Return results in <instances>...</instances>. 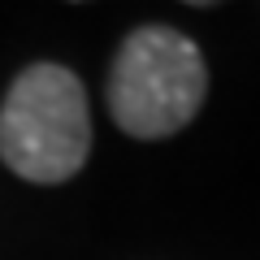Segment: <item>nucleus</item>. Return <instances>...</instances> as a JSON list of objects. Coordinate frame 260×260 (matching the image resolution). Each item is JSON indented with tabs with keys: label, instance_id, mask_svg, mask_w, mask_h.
Returning <instances> with one entry per match:
<instances>
[{
	"label": "nucleus",
	"instance_id": "f257e3e1",
	"mask_svg": "<svg viewBox=\"0 0 260 260\" xmlns=\"http://www.w3.org/2000/svg\"><path fill=\"white\" fill-rule=\"evenodd\" d=\"M109 113L130 139H169L191 126L208 95L204 52L174 26H139L109 65Z\"/></svg>",
	"mask_w": 260,
	"mask_h": 260
},
{
	"label": "nucleus",
	"instance_id": "f03ea898",
	"mask_svg": "<svg viewBox=\"0 0 260 260\" xmlns=\"http://www.w3.org/2000/svg\"><path fill=\"white\" fill-rule=\"evenodd\" d=\"M91 152V113L74 70L26 65L0 104V160L39 186L70 182Z\"/></svg>",
	"mask_w": 260,
	"mask_h": 260
}]
</instances>
